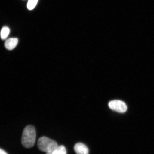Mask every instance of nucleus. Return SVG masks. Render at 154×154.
Masks as SVG:
<instances>
[{"instance_id":"1","label":"nucleus","mask_w":154,"mask_h":154,"mask_svg":"<svg viewBox=\"0 0 154 154\" xmlns=\"http://www.w3.org/2000/svg\"><path fill=\"white\" fill-rule=\"evenodd\" d=\"M36 133L35 128L33 126L29 125L25 128L23 131L22 143L26 148H32L35 143Z\"/></svg>"},{"instance_id":"2","label":"nucleus","mask_w":154,"mask_h":154,"mask_svg":"<svg viewBox=\"0 0 154 154\" xmlns=\"http://www.w3.org/2000/svg\"><path fill=\"white\" fill-rule=\"evenodd\" d=\"M38 149L46 153L54 151L58 147L57 142L46 137H42L38 140L37 143Z\"/></svg>"},{"instance_id":"3","label":"nucleus","mask_w":154,"mask_h":154,"mask_svg":"<svg viewBox=\"0 0 154 154\" xmlns=\"http://www.w3.org/2000/svg\"><path fill=\"white\" fill-rule=\"evenodd\" d=\"M109 106L111 110L120 113H124L127 110V106L124 103L119 100H114L109 103Z\"/></svg>"},{"instance_id":"4","label":"nucleus","mask_w":154,"mask_h":154,"mask_svg":"<svg viewBox=\"0 0 154 154\" xmlns=\"http://www.w3.org/2000/svg\"><path fill=\"white\" fill-rule=\"evenodd\" d=\"M74 150L76 154H88L89 150L86 146L82 143H78L75 144Z\"/></svg>"},{"instance_id":"5","label":"nucleus","mask_w":154,"mask_h":154,"mask_svg":"<svg viewBox=\"0 0 154 154\" xmlns=\"http://www.w3.org/2000/svg\"><path fill=\"white\" fill-rule=\"evenodd\" d=\"M18 39L17 38H11L6 40L5 46L6 49L9 51L14 49L18 44Z\"/></svg>"},{"instance_id":"6","label":"nucleus","mask_w":154,"mask_h":154,"mask_svg":"<svg viewBox=\"0 0 154 154\" xmlns=\"http://www.w3.org/2000/svg\"><path fill=\"white\" fill-rule=\"evenodd\" d=\"M46 154H67L66 150L64 146L61 145L58 146L54 151L47 153Z\"/></svg>"},{"instance_id":"7","label":"nucleus","mask_w":154,"mask_h":154,"mask_svg":"<svg viewBox=\"0 0 154 154\" xmlns=\"http://www.w3.org/2000/svg\"><path fill=\"white\" fill-rule=\"evenodd\" d=\"M10 32V29L7 26H4L2 29L1 32V38L2 40H4L8 37Z\"/></svg>"},{"instance_id":"8","label":"nucleus","mask_w":154,"mask_h":154,"mask_svg":"<svg viewBox=\"0 0 154 154\" xmlns=\"http://www.w3.org/2000/svg\"><path fill=\"white\" fill-rule=\"evenodd\" d=\"M38 0H28L27 5V8L29 10L34 9L35 7L38 3Z\"/></svg>"},{"instance_id":"9","label":"nucleus","mask_w":154,"mask_h":154,"mask_svg":"<svg viewBox=\"0 0 154 154\" xmlns=\"http://www.w3.org/2000/svg\"><path fill=\"white\" fill-rule=\"evenodd\" d=\"M0 154H8L3 149H1L0 150Z\"/></svg>"}]
</instances>
